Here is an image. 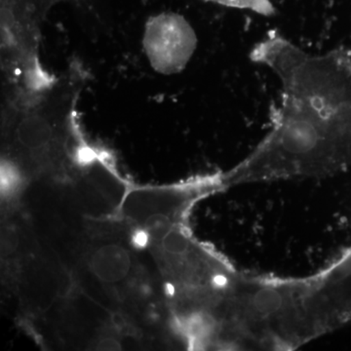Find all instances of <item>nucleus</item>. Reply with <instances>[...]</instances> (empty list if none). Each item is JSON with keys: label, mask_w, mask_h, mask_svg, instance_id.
Returning <instances> with one entry per match:
<instances>
[{"label": "nucleus", "mask_w": 351, "mask_h": 351, "mask_svg": "<svg viewBox=\"0 0 351 351\" xmlns=\"http://www.w3.org/2000/svg\"><path fill=\"white\" fill-rule=\"evenodd\" d=\"M143 45L152 69L170 75L188 66L197 47V38L184 16L164 12L147 21Z\"/></svg>", "instance_id": "nucleus-3"}, {"label": "nucleus", "mask_w": 351, "mask_h": 351, "mask_svg": "<svg viewBox=\"0 0 351 351\" xmlns=\"http://www.w3.org/2000/svg\"><path fill=\"white\" fill-rule=\"evenodd\" d=\"M223 174L193 179L163 188L130 191L120 205V216L145 237L188 221L193 206L202 198L225 191Z\"/></svg>", "instance_id": "nucleus-2"}, {"label": "nucleus", "mask_w": 351, "mask_h": 351, "mask_svg": "<svg viewBox=\"0 0 351 351\" xmlns=\"http://www.w3.org/2000/svg\"><path fill=\"white\" fill-rule=\"evenodd\" d=\"M87 265L92 276L117 299L125 300L137 289L140 272L133 256L123 245L113 242L94 244L87 253Z\"/></svg>", "instance_id": "nucleus-4"}, {"label": "nucleus", "mask_w": 351, "mask_h": 351, "mask_svg": "<svg viewBox=\"0 0 351 351\" xmlns=\"http://www.w3.org/2000/svg\"><path fill=\"white\" fill-rule=\"evenodd\" d=\"M281 83L280 106L267 135L232 169L226 189L251 182L317 178L351 164V55L311 54L270 31L250 52Z\"/></svg>", "instance_id": "nucleus-1"}, {"label": "nucleus", "mask_w": 351, "mask_h": 351, "mask_svg": "<svg viewBox=\"0 0 351 351\" xmlns=\"http://www.w3.org/2000/svg\"><path fill=\"white\" fill-rule=\"evenodd\" d=\"M228 8L249 10L265 17L276 15V8L270 0H204Z\"/></svg>", "instance_id": "nucleus-5"}]
</instances>
